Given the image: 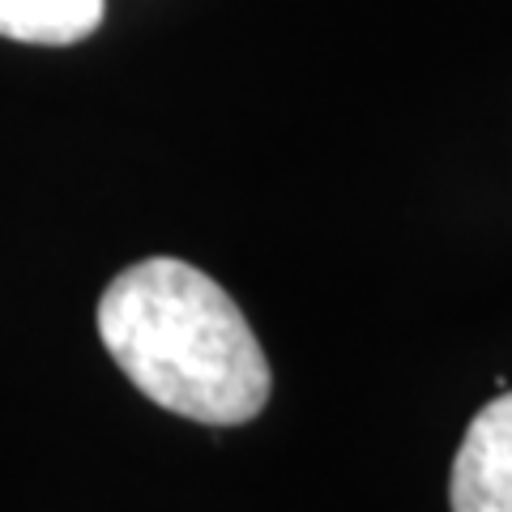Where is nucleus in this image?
Segmentation results:
<instances>
[{"instance_id":"f257e3e1","label":"nucleus","mask_w":512,"mask_h":512,"mask_svg":"<svg viewBox=\"0 0 512 512\" xmlns=\"http://www.w3.org/2000/svg\"><path fill=\"white\" fill-rule=\"evenodd\" d=\"M99 338L120 372L180 419L239 427L265 410L274 372L252 325L197 265L150 256L107 282Z\"/></svg>"},{"instance_id":"f03ea898","label":"nucleus","mask_w":512,"mask_h":512,"mask_svg":"<svg viewBox=\"0 0 512 512\" xmlns=\"http://www.w3.org/2000/svg\"><path fill=\"white\" fill-rule=\"evenodd\" d=\"M453 512H512V389L470 419L448 474Z\"/></svg>"},{"instance_id":"7ed1b4c3","label":"nucleus","mask_w":512,"mask_h":512,"mask_svg":"<svg viewBox=\"0 0 512 512\" xmlns=\"http://www.w3.org/2000/svg\"><path fill=\"white\" fill-rule=\"evenodd\" d=\"M103 26V0H0V35L64 47Z\"/></svg>"}]
</instances>
